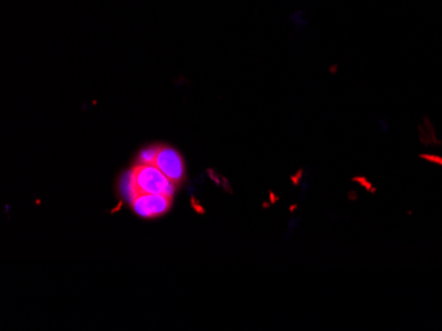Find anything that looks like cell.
<instances>
[{
  "label": "cell",
  "mask_w": 442,
  "mask_h": 331,
  "mask_svg": "<svg viewBox=\"0 0 442 331\" xmlns=\"http://www.w3.org/2000/svg\"><path fill=\"white\" fill-rule=\"evenodd\" d=\"M134 173L141 193L162 194L171 198L175 193V183L154 164H138L134 168Z\"/></svg>",
  "instance_id": "6da1fadb"
},
{
  "label": "cell",
  "mask_w": 442,
  "mask_h": 331,
  "mask_svg": "<svg viewBox=\"0 0 442 331\" xmlns=\"http://www.w3.org/2000/svg\"><path fill=\"white\" fill-rule=\"evenodd\" d=\"M134 212L143 218H155L167 212L171 197L162 194L141 193L132 203Z\"/></svg>",
  "instance_id": "7a4b0ae2"
},
{
  "label": "cell",
  "mask_w": 442,
  "mask_h": 331,
  "mask_svg": "<svg viewBox=\"0 0 442 331\" xmlns=\"http://www.w3.org/2000/svg\"><path fill=\"white\" fill-rule=\"evenodd\" d=\"M154 166H158L160 170L174 183H180L186 175L183 158L172 148H160L159 153L157 156Z\"/></svg>",
  "instance_id": "3957f363"
},
{
  "label": "cell",
  "mask_w": 442,
  "mask_h": 331,
  "mask_svg": "<svg viewBox=\"0 0 442 331\" xmlns=\"http://www.w3.org/2000/svg\"><path fill=\"white\" fill-rule=\"evenodd\" d=\"M121 194H122L123 198L130 203L134 202V200L141 194L140 189H138V185H137V180H135L134 169L129 170L127 173L122 175Z\"/></svg>",
  "instance_id": "277c9868"
},
{
  "label": "cell",
  "mask_w": 442,
  "mask_h": 331,
  "mask_svg": "<svg viewBox=\"0 0 442 331\" xmlns=\"http://www.w3.org/2000/svg\"><path fill=\"white\" fill-rule=\"evenodd\" d=\"M159 151L160 147H149L143 149L138 156V163L144 164V166L155 164V160H157Z\"/></svg>",
  "instance_id": "5b68a950"
},
{
  "label": "cell",
  "mask_w": 442,
  "mask_h": 331,
  "mask_svg": "<svg viewBox=\"0 0 442 331\" xmlns=\"http://www.w3.org/2000/svg\"><path fill=\"white\" fill-rule=\"evenodd\" d=\"M421 157L426 161H431L433 164L442 166V157L434 156V155H423Z\"/></svg>",
  "instance_id": "8992f818"
}]
</instances>
